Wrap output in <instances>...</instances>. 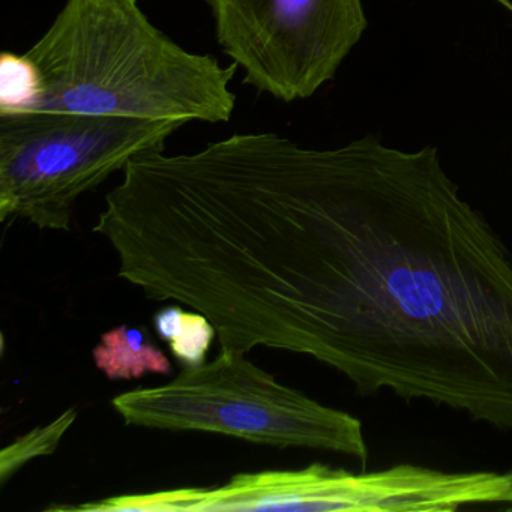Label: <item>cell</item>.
I'll use <instances>...</instances> for the list:
<instances>
[{
    "instance_id": "2",
    "label": "cell",
    "mask_w": 512,
    "mask_h": 512,
    "mask_svg": "<svg viewBox=\"0 0 512 512\" xmlns=\"http://www.w3.org/2000/svg\"><path fill=\"white\" fill-rule=\"evenodd\" d=\"M26 55L41 76L31 112L182 125L226 124L235 112L238 65L188 52L151 23L139 0H65Z\"/></svg>"
},
{
    "instance_id": "5",
    "label": "cell",
    "mask_w": 512,
    "mask_h": 512,
    "mask_svg": "<svg viewBox=\"0 0 512 512\" xmlns=\"http://www.w3.org/2000/svg\"><path fill=\"white\" fill-rule=\"evenodd\" d=\"M218 46L244 83L283 103L334 79L367 29L361 0H206Z\"/></svg>"
},
{
    "instance_id": "8",
    "label": "cell",
    "mask_w": 512,
    "mask_h": 512,
    "mask_svg": "<svg viewBox=\"0 0 512 512\" xmlns=\"http://www.w3.org/2000/svg\"><path fill=\"white\" fill-rule=\"evenodd\" d=\"M41 95V76L28 55L0 56V116L31 112Z\"/></svg>"
},
{
    "instance_id": "7",
    "label": "cell",
    "mask_w": 512,
    "mask_h": 512,
    "mask_svg": "<svg viewBox=\"0 0 512 512\" xmlns=\"http://www.w3.org/2000/svg\"><path fill=\"white\" fill-rule=\"evenodd\" d=\"M158 335L170 344L173 356L185 368L205 364L211 344L217 338V329L211 320L199 311H185L181 307H167L154 316Z\"/></svg>"
},
{
    "instance_id": "3",
    "label": "cell",
    "mask_w": 512,
    "mask_h": 512,
    "mask_svg": "<svg viewBox=\"0 0 512 512\" xmlns=\"http://www.w3.org/2000/svg\"><path fill=\"white\" fill-rule=\"evenodd\" d=\"M112 404L133 427L224 434L277 448L338 452L362 466L368 461L358 418L283 385L232 349L184 368L166 385L124 392Z\"/></svg>"
},
{
    "instance_id": "4",
    "label": "cell",
    "mask_w": 512,
    "mask_h": 512,
    "mask_svg": "<svg viewBox=\"0 0 512 512\" xmlns=\"http://www.w3.org/2000/svg\"><path fill=\"white\" fill-rule=\"evenodd\" d=\"M181 127L79 113L0 116V221L70 232L80 197L131 161L164 152Z\"/></svg>"
},
{
    "instance_id": "9",
    "label": "cell",
    "mask_w": 512,
    "mask_h": 512,
    "mask_svg": "<svg viewBox=\"0 0 512 512\" xmlns=\"http://www.w3.org/2000/svg\"><path fill=\"white\" fill-rule=\"evenodd\" d=\"M77 410L74 407L65 410L61 416L50 422L46 427L34 428L25 436L14 440L0 454V481L7 484L8 479L19 472L25 464L34 458L52 455L58 449L62 437L68 428L76 422Z\"/></svg>"
},
{
    "instance_id": "10",
    "label": "cell",
    "mask_w": 512,
    "mask_h": 512,
    "mask_svg": "<svg viewBox=\"0 0 512 512\" xmlns=\"http://www.w3.org/2000/svg\"><path fill=\"white\" fill-rule=\"evenodd\" d=\"M511 11H512V8H511Z\"/></svg>"
},
{
    "instance_id": "6",
    "label": "cell",
    "mask_w": 512,
    "mask_h": 512,
    "mask_svg": "<svg viewBox=\"0 0 512 512\" xmlns=\"http://www.w3.org/2000/svg\"><path fill=\"white\" fill-rule=\"evenodd\" d=\"M95 367L113 382L142 379L146 374L169 376L172 362L152 343L143 328L122 325L101 335L92 350Z\"/></svg>"
},
{
    "instance_id": "1",
    "label": "cell",
    "mask_w": 512,
    "mask_h": 512,
    "mask_svg": "<svg viewBox=\"0 0 512 512\" xmlns=\"http://www.w3.org/2000/svg\"><path fill=\"white\" fill-rule=\"evenodd\" d=\"M166 265L220 349L301 353L359 395L512 431V254L433 146L235 134L182 185Z\"/></svg>"
}]
</instances>
